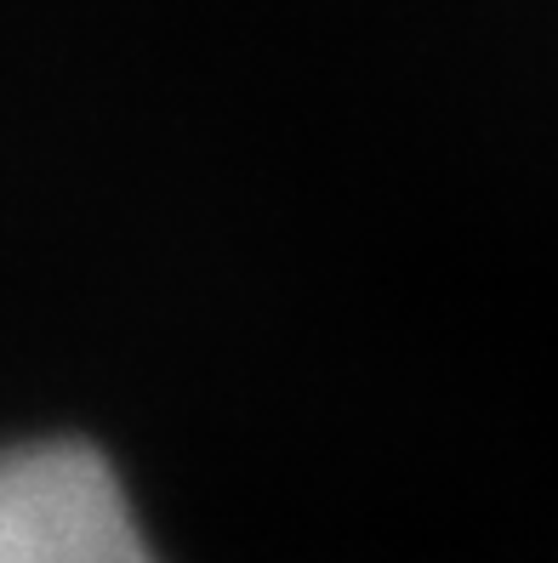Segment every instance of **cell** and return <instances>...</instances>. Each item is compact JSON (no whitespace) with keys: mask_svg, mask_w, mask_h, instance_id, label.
<instances>
[{"mask_svg":"<svg viewBox=\"0 0 558 563\" xmlns=\"http://www.w3.org/2000/svg\"><path fill=\"white\" fill-rule=\"evenodd\" d=\"M0 563H166L114 461L86 439L0 450Z\"/></svg>","mask_w":558,"mask_h":563,"instance_id":"cell-1","label":"cell"}]
</instances>
